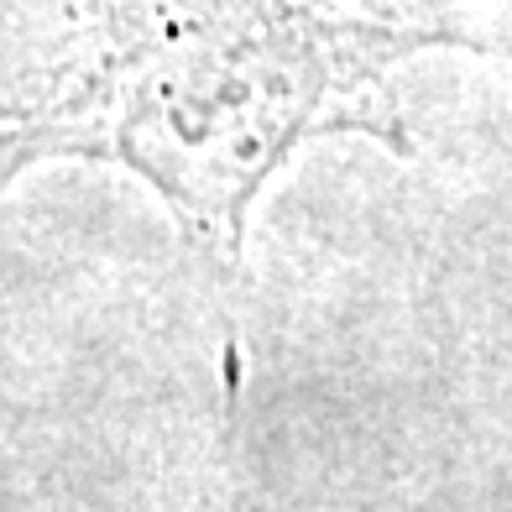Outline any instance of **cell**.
<instances>
[{"label":"cell","mask_w":512,"mask_h":512,"mask_svg":"<svg viewBox=\"0 0 512 512\" xmlns=\"http://www.w3.org/2000/svg\"><path fill=\"white\" fill-rule=\"evenodd\" d=\"M356 21L319 6L189 0L157 27H115L84 68L11 105L6 168L121 162L209 262L236 272L246 209L304 142L361 131L408 152L382 74L429 37Z\"/></svg>","instance_id":"cell-1"}]
</instances>
